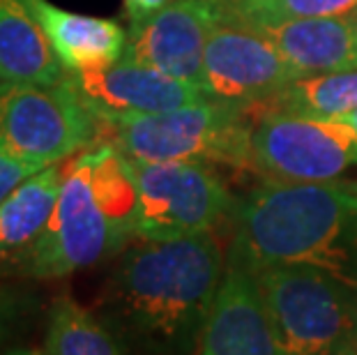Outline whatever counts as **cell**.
Wrapping results in <instances>:
<instances>
[{
    "mask_svg": "<svg viewBox=\"0 0 357 355\" xmlns=\"http://www.w3.org/2000/svg\"><path fill=\"white\" fill-rule=\"evenodd\" d=\"M224 277L212 233L127 247L104 293L109 321L150 355H196Z\"/></svg>",
    "mask_w": 357,
    "mask_h": 355,
    "instance_id": "6da1fadb",
    "label": "cell"
},
{
    "mask_svg": "<svg viewBox=\"0 0 357 355\" xmlns=\"http://www.w3.org/2000/svg\"><path fill=\"white\" fill-rule=\"evenodd\" d=\"M231 215V263L314 268L357 293V194L339 183L265 180Z\"/></svg>",
    "mask_w": 357,
    "mask_h": 355,
    "instance_id": "7a4b0ae2",
    "label": "cell"
},
{
    "mask_svg": "<svg viewBox=\"0 0 357 355\" xmlns=\"http://www.w3.org/2000/svg\"><path fill=\"white\" fill-rule=\"evenodd\" d=\"M139 194L129 162L97 143L65 166L47 229L33 245L0 261V270L35 279L72 275L123 252L136 238Z\"/></svg>",
    "mask_w": 357,
    "mask_h": 355,
    "instance_id": "3957f363",
    "label": "cell"
},
{
    "mask_svg": "<svg viewBox=\"0 0 357 355\" xmlns=\"http://www.w3.org/2000/svg\"><path fill=\"white\" fill-rule=\"evenodd\" d=\"M252 132L242 107L203 100L150 116L100 120L97 143L113 146L132 162L252 166Z\"/></svg>",
    "mask_w": 357,
    "mask_h": 355,
    "instance_id": "277c9868",
    "label": "cell"
},
{
    "mask_svg": "<svg viewBox=\"0 0 357 355\" xmlns=\"http://www.w3.org/2000/svg\"><path fill=\"white\" fill-rule=\"evenodd\" d=\"M252 273L277 355H357V293L305 266H265Z\"/></svg>",
    "mask_w": 357,
    "mask_h": 355,
    "instance_id": "5b68a950",
    "label": "cell"
},
{
    "mask_svg": "<svg viewBox=\"0 0 357 355\" xmlns=\"http://www.w3.org/2000/svg\"><path fill=\"white\" fill-rule=\"evenodd\" d=\"M100 120L67 79L58 86L0 81V148L37 169L97 146Z\"/></svg>",
    "mask_w": 357,
    "mask_h": 355,
    "instance_id": "8992f818",
    "label": "cell"
},
{
    "mask_svg": "<svg viewBox=\"0 0 357 355\" xmlns=\"http://www.w3.org/2000/svg\"><path fill=\"white\" fill-rule=\"evenodd\" d=\"M129 162L139 208L136 238L173 240L212 233L233 213V196L219 173L199 162Z\"/></svg>",
    "mask_w": 357,
    "mask_h": 355,
    "instance_id": "52a82bcc",
    "label": "cell"
},
{
    "mask_svg": "<svg viewBox=\"0 0 357 355\" xmlns=\"http://www.w3.org/2000/svg\"><path fill=\"white\" fill-rule=\"evenodd\" d=\"M252 166L275 183H334L357 166V134L344 118L268 111L252 132Z\"/></svg>",
    "mask_w": 357,
    "mask_h": 355,
    "instance_id": "ba28073f",
    "label": "cell"
},
{
    "mask_svg": "<svg viewBox=\"0 0 357 355\" xmlns=\"http://www.w3.org/2000/svg\"><path fill=\"white\" fill-rule=\"evenodd\" d=\"M300 74L258 30L219 19L203 56L201 90L231 107L268 104Z\"/></svg>",
    "mask_w": 357,
    "mask_h": 355,
    "instance_id": "9c48e42d",
    "label": "cell"
},
{
    "mask_svg": "<svg viewBox=\"0 0 357 355\" xmlns=\"http://www.w3.org/2000/svg\"><path fill=\"white\" fill-rule=\"evenodd\" d=\"M217 21L212 0H173L155 17L129 26L123 58L199 86L205 47Z\"/></svg>",
    "mask_w": 357,
    "mask_h": 355,
    "instance_id": "30bf717a",
    "label": "cell"
},
{
    "mask_svg": "<svg viewBox=\"0 0 357 355\" xmlns=\"http://www.w3.org/2000/svg\"><path fill=\"white\" fill-rule=\"evenodd\" d=\"M74 88L97 120L150 116L208 100L194 83L166 77L155 67L120 58L116 65L93 74H70Z\"/></svg>",
    "mask_w": 357,
    "mask_h": 355,
    "instance_id": "8fae6325",
    "label": "cell"
},
{
    "mask_svg": "<svg viewBox=\"0 0 357 355\" xmlns=\"http://www.w3.org/2000/svg\"><path fill=\"white\" fill-rule=\"evenodd\" d=\"M201 355H277L258 282L240 263L229 261L224 270L203 330Z\"/></svg>",
    "mask_w": 357,
    "mask_h": 355,
    "instance_id": "7c38bea8",
    "label": "cell"
},
{
    "mask_svg": "<svg viewBox=\"0 0 357 355\" xmlns=\"http://www.w3.org/2000/svg\"><path fill=\"white\" fill-rule=\"evenodd\" d=\"M275 44L281 58L300 77L357 70V35L353 19H288L256 26Z\"/></svg>",
    "mask_w": 357,
    "mask_h": 355,
    "instance_id": "4fadbf2b",
    "label": "cell"
},
{
    "mask_svg": "<svg viewBox=\"0 0 357 355\" xmlns=\"http://www.w3.org/2000/svg\"><path fill=\"white\" fill-rule=\"evenodd\" d=\"M26 3L47 30L53 49L70 74L102 72L123 58L127 30L116 21L67 12L49 0Z\"/></svg>",
    "mask_w": 357,
    "mask_h": 355,
    "instance_id": "5bb4252c",
    "label": "cell"
},
{
    "mask_svg": "<svg viewBox=\"0 0 357 355\" xmlns=\"http://www.w3.org/2000/svg\"><path fill=\"white\" fill-rule=\"evenodd\" d=\"M70 72L26 0H0V81L58 86Z\"/></svg>",
    "mask_w": 357,
    "mask_h": 355,
    "instance_id": "9a60e30c",
    "label": "cell"
},
{
    "mask_svg": "<svg viewBox=\"0 0 357 355\" xmlns=\"http://www.w3.org/2000/svg\"><path fill=\"white\" fill-rule=\"evenodd\" d=\"M65 166L53 164L24 180L0 203V261L33 245L56 208Z\"/></svg>",
    "mask_w": 357,
    "mask_h": 355,
    "instance_id": "2e32d148",
    "label": "cell"
},
{
    "mask_svg": "<svg viewBox=\"0 0 357 355\" xmlns=\"http://www.w3.org/2000/svg\"><path fill=\"white\" fill-rule=\"evenodd\" d=\"M268 107V111L302 118H344L357 109V70L300 77Z\"/></svg>",
    "mask_w": 357,
    "mask_h": 355,
    "instance_id": "e0dca14e",
    "label": "cell"
},
{
    "mask_svg": "<svg viewBox=\"0 0 357 355\" xmlns=\"http://www.w3.org/2000/svg\"><path fill=\"white\" fill-rule=\"evenodd\" d=\"M44 355H125L116 335L102 319L70 296L58 298L49 309Z\"/></svg>",
    "mask_w": 357,
    "mask_h": 355,
    "instance_id": "ac0fdd59",
    "label": "cell"
},
{
    "mask_svg": "<svg viewBox=\"0 0 357 355\" xmlns=\"http://www.w3.org/2000/svg\"><path fill=\"white\" fill-rule=\"evenodd\" d=\"M355 14L357 0H240L219 14V19L256 28L288 19H351Z\"/></svg>",
    "mask_w": 357,
    "mask_h": 355,
    "instance_id": "d6986e66",
    "label": "cell"
},
{
    "mask_svg": "<svg viewBox=\"0 0 357 355\" xmlns=\"http://www.w3.org/2000/svg\"><path fill=\"white\" fill-rule=\"evenodd\" d=\"M28 298L19 293L14 286L0 282V342L10 337L12 328L21 321L26 312Z\"/></svg>",
    "mask_w": 357,
    "mask_h": 355,
    "instance_id": "ffe728a7",
    "label": "cell"
},
{
    "mask_svg": "<svg viewBox=\"0 0 357 355\" xmlns=\"http://www.w3.org/2000/svg\"><path fill=\"white\" fill-rule=\"evenodd\" d=\"M37 166L33 164H26L17 160V157H12L10 153H5L3 148H0V203H3L7 196H10L17 187L24 183V180H28L30 176H35Z\"/></svg>",
    "mask_w": 357,
    "mask_h": 355,
    "instance_id": "44dd1931",
    "label": "cell"
},
{
    "mask_svg": "<svg viewBox=\"0 0 357 355\" xmlns=\"http://www.w3.org/2000/svg\"><path fill=\"white\" fill-rule=\"evenodd\" d=\"M171 3L173 0H125V14L129 19V26L155 17L157 12H162Z\"/></svg>",
    "mask_w": 357,
    "mask_h": 355,
    "instance_id": "7402d4cb",
    "label": "cell"
},
{
    "mask_svg": "<svg viewBox=\"0 0 357 355\" xmlns=\"http://www.w3.org/2000/svg\"><path fill=\"white\" fill-rule=\"evenodd\" d=\"M235 3H240V0H212V5L217 7V14L226 12V10H229V7H233Z\"/></svg>",
    "mask_w": 357,
    "mask_h": 355,
    "instance_id": "603a6c76",
    "label": "cell"
},
{
    "mask_svg": "<svg viewBox=\"0 0 357 355\" xmlns=\"http://www.w3.org/2000/svg\"><path fill=\"white\" fill-rule=\"evenodd\" d=\"M0 355H44V353H35V351H28V349H14V351H3Z\"/></svg>",
    "mask_w": 357,
    "mask_h": 355,
    "instance_id": "cb8c5ba5",
    "label": "cell"
},
{
    "mask_svg": "<svg viewBox=\"0 0 357 355\" xmlns=\"http://www.w3.org/2000/svg\"><path fill=\"white\" fill-rule=\"evenodd\" d=\"M344 120H346L348 125L353 127V130H355V134H357V109H355L353 113H348V116H344Z\"/></svg>",
    "mask_w": 357,
    "mask_h": 355,
    "instance_id": "d4e9b609",
    "label": "cell"
},
{
    "mask_svg": "<svg viewBox=\"0 0 357 355\" xmlns=\"http://www.w3.org/2000/svg\"><path fill=\"white\" fill-rule=\"evenodd\" d=\"M344 190H348V192H353V194H357V180H346V183H339Z\"/></svg>",
    "mask_w": 357,
    "mask_h": 355,
    "instance_id": "484cf974",
    "label": "cell"
},
{
    "mask_svg": "<svg viewBox=\"0 0 357 355\" xmlns=\"http://www.w3.org/2000/svg\"><path fill=\"white\" fill-rule=\"evenodd\" d=\"M353 19V26H355V35H357V14H355V17H351Z\"/></svg>",
    "mask_w": 357,
    "mask_h": 355,
    "instance_id": "4316f807",
    "label": "cell"
}]
</instances>
